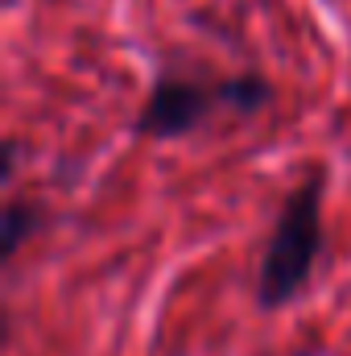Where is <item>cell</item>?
Masks as SVG:
<instances>
[{"label":"cell","instance_id":"3","mask_svg":"<svg viewBox=\"0 0 351 356\" xmlns=\"http://www.w3.org/2000/svg\"><path fill=\"white\" fill-rule=\"evenodd\" d=\"M33 224H37V216H33L21 199H8V203H4V228H0V253H4V261H12V257L21 253V245H25V236L33 232Z\"/></svg>","mask_w":351,"mask_h":356},{"label":"cell","instance_id":"2","mask_svg":"<svg viewBox=\"0 0 351 356\" xmlns=\"http://www.w3.org/2000/svg\"><path fill=\"white\" fill-rule=\"evenodd\" d=\"M268 104V83L261 75H223V79H198V75H178L162 71L141 104L137 116V137L153 141H178L207 124L215 112H240L252 116Z\"/></svg>","mask_w":351,"mask_h":356},{"label":"cell","instance_id":"1","mask_svg":"<svg viewBox=\"0 0 351 356\" xmlns=\"http://www.w3.org/2000/svg\"><path fill=\"white\" fill-rule=\"evenodd\" d=\"M323 191H327L323 170H310L285 195L273 220V232L264 241L261 266H257V307L261 311H281L285 302H293L306 290L310 273L318 266V253H323Z\"/></svg>","mask_w":351,"mask_h":356}]
</instances>
